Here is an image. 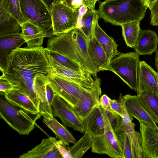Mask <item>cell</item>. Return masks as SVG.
Returning <instances> with one entry per match:
<instances>
[{
    "label": "cell",
    "instance_id": "6da1fadb",
    "mask_svg": "<svg viewBox=\"0 0 158 158\" xmlns=\"http://www.w3.org/2000/svg\"><path fill=\"white\" fill-rule=\"evenodd\" d=\"M49 51L42 46L19 48L7 57L6 70L2 73L13 86L28 97L39 112V102L34 85L35 77H50L54 73L49 55Z\"/></svg>",
    "mask_w": 158,
    "mask_h": 158
},
{
    "label": "cell",
    "instance_id": "7a4b0ae2",
    "mask_svg": "<svg viewBox=\"0 0 158 158\" xmlns=\"http://www.w3.org/2000/svg\"><path fill=\"white\" fill-rule=\"evenodd\" d=\"M88 39L80 29L49 38L46 48L74 61L94 78L98 72L88 52Z\"/></svg>",
    "mask_w": 158,
    "mask_h": 158
},
{
    "label": "cell",
    "instance_id": "3957f363",
    "mask_svg": "<svg viewBox=\"0 0 158 158\" xmlns=\"http://www.w3.org/2000/svg\"><path fill=\"white\" fill-rule=\"evenodd\" d=\"M146 9L139 0H105L99 3L100 18L114 25L140 22L144 17Z\"/></svg>",
    "mask_w": 158,
    "mask_h": 158
},
{
    "label": "cell",
    "instance_id": "277c9868",
    "mask_svg": "<svg viewBox=\"0 0 158 158\" xmlns=\"http://www.w3.org/2000/svg\"><path fill=\"white\" fill-rule=\"evenodd\" d=\"M0 118L20 135H27L35 128L36 121L41 115L30 114L15 106L6 98L4 93L0 92Z\"/></svg>",
    "mask_w": 158,
    "mask_h": 158
},
{
    "label": "cell",
    "instance_id": "5b68a950",
    "mask_svg": "<svg viewBox=\"0 0 158 158\" xmlns=\"http://www.w3.org/2000/svg\"><path fill=\"white\" fill-rule=\"evenodd\" d=\"M139 56L136 52L119 53L110 61L107 70L117 75L137 94L141 61Z\"/></svg>",
    "mask_w": 158,
    "mask_h": 158
},
{
    "label": "cell",
    "instance_id": "8992f818",
    "mask_svg": "<svg viewBox=\"0 0 158 158\" xmlns=\"http://www.w3.org/2000/svg\"><path fill=\"white\" fill-rule=\"evenodd\" d=\"M104 114L105 131L102 134L92 137V152L113 158H125L122 146L112 125L115 116L105 110Z\"/></svg>",
    "mask_w": 158,
    "mask_h": 158
},
{
    "label": "cell",
    "instance_id": "52a82bcc",
    "mask_svg": "<svg viewBox=\"0 0 158 158\" xmlns=\"http://www.w3.org/2000/svg\"><path fill=\"white\" fill-rule=\"evenodd\" d=\"M23 16L26 21L36 26L46 37L54 36L51 12L41 0H19Z\"/></svg>",
    "mask_w": 158,
    "mask_h": 158
},
{
    "label": "cell",
    "instance_id": "ba28073f",
    "mask_svg": "<svg viewBox=\"0 0 158 158\" xmlns=\"http://www.w3.org/2000/svg\"><path fill=\"white\" fill-rule=\"evenodd\" d=\"M53 33L54 36L71 31L77 28L78 13L63 1L56 2L51 7Z\"/></svg>",
    "mask_w": 158,
    "mask_h": 158
},
{
    "label": "cell",
    "instance_id": "9c48e42d",
    "mask_svg": "<svg viewBox=\"0 0 158 158\" xmlns=\"http://www.w3.org/2000/svg\"><path fill=\"white\" fill-rule=\"evenodd\" d=\"M48 78L55 94L64 100L73 108L82 96L90 89L85 88L54 73Z\"/></svg>",
    "mask_w": 158,
    "mask_h": 158
},
{
    "label": "cell",
    "instance_id": "30bf717a",
    "mask_svg": "<svg viewBox=\"0 0 158 158\" xmlns=\"http://www.w3.org/2000/svg\"><path fill=\"white\" fill-rule=\"evenodd\" d=\"M51 107L53 116L59 118L63 125L72 128L81 133H85L82 122L76 114L73 108L64 100L56 95Z\"/></svg>",
    "mask_w": 158,
    "mask_h": 158
},
{
    "label": "cell",
    "instance_id": "8fae6325",
    "mask_svg": "<svg viewBox=\"0 0 158 158\" xmlns=\"http://www.w3.org/2000/svg\"><path fill=\"white\" fill-rule=\"evenodd\" d=\"M119 99L123 109V115L118 121L119 127L121 131L126 133L128 137L132 147L135 158H144V156L141 148V138L140 133L135 131V125L133 122V118L128 114L124 104L121 94Z\"/></svg>",
    "mask_w": 158,
    "mask_h": 158
},
{
    "label": "cell",
    "instance_id": "7c38bea8",
    "mask_svg": "<svg viewBox=\"0 0 158 158\" xmlns=\"http://www.w3.org/2000/svg\"><path fill=\"white\" fill-rule=\"evenodd\" d=\"M49 58L54 73L63 77L88 88H94L101 82L99 78L97 77L93 79L89 73L77 72L60 65L51 56L50 52Z\"/></svg>",
    "mask_w": 158,
    "mask_h": 158
},
{
    "label": "cell",
    "instance_id": "4fadbf2b",
    "mask_svg": "<svg viewBox=\"0 0 158 158\" xmlns=\"http://www.w3.org/2000/svg\"><path fill=\"white\" fill-rule=\"evenodd\" d=\"M139 122L144 158H158V127Z\"/></svg>",
    "mask_w": 158,
    "mask_h": 158
},
{
    "label": "cell",
    "instance_id": "5bb4252c",
    "mask_svg": "<svg viewBox=\"0 0 158 158\" xmlns=\"http://www.w3.org/2000/svg\"><path fill=\"white\" fill-rule=\"evenodd\" d=\"M101 83H99L93 88L90 89L73 108L82 122L95 107L99 105L100 96L102 94Z\"/></svg>",
    "mask_w": 158,
    "mask_h": 158
},
{
    "label": "cell",
    "instance_id": "9a60e30c",
    "mask_svg": "<svg viewBox=\"0 0 158 158\" xmlns=\"http://www.w3.org/2000/svg\"><path fill=\"white\" fill-rule=\"evenodd\" d=\"M19 158H63L57 146V140L50 137L44 139L41 143L23 153Z\"/></svg>",
    "mask_w": 158,
    "mask_h": 158
},
{
    "label": "cell",
    "instance_id": "2e32d148",
    "mask_svg": "<svg viewBox=\"0 0 158 158\" xmlns=\"http://www.w3.org/2000/svg\"><path fill=\"white\" fill-rule=\"evenodd\" d=\"M156 72L144 61L140 62L138 92H149L158 95V84Z\"/></svg>",
    "mask_w": 158,
    "mask_h": 158
},
{
    "label": "cell",
    "instance_id": "e0dca14e",
    "mask_svg": "<svg viewBox=\"0 0 158 158\" xmlns=\"http://www.w3.org/2000/svg\"><path fill=\"white\" fill-rule=\"evenodd\" d=\"M25 42L21 32L0 37V69L2 73L6 70L7 57L12 51Z\"/></svg>",
    "mask_w": 158,
    "mask_h": 158
},
{
    "label": "cell",
    "instance_id": "ac0fdd59",
    "mask_svg": "<svg viewBox=\"0 0 158 158\" xmlns=\"http://www.w3.org/2000/svg\"><path fill=\"white\" fill-rule=\"evenodd\" d=\"M104 110L99 105L95 107L82 121L85 132L92 137L102 134L104 132Z\"/></svg>",
    "mask_w": 158,
    "mask_h": 158
},
{
    "label": "cell",
    "instance_id": "d6986e66",
    "mask_svg": "<svg viewBox=\"0 0 158 158\" xmlns=\"http://www.w3.org/2000/svg\"><path fill=\"white\" fill-rule=\"evenodd\" d=\"M124 105L129 115L145 123L158 127L139 103L137 95L127 94L122 95Z\"/></svg>",
    "mask_w": 158,
    "mask_h": 158
},
{
    "label": "cell",
    "instance_id": "ffe728a7",
    "mask_svg": "<svg viewBox=\"0 0 158 158\" xmlns=\"http://www.w3.org/2000/svg\"><path fill=\"white\" fill-rule=\"evenodd\" d=\"M158 36L155 31L140 29L136 45L134 48L139 55H151L157 50Z\"/></svg>",
    "mask_w": 158,
    "mask_h": 158
},
{
    "label": "cell",
    "instance_id": "44dd1931",
    "mask_svg": "<svg viewBox=\"0 0 158 158\" xmlns=\"http://www.w3.org/2000/svg\"><path fill=\"white\" fill-rule=\"evenodd\" d=\"M87 43L88 54L97 72L107 71L110 61L101 44L95 37L88 39Z\"/></svg>",
    "mask_w": 158,
    "mask_h": 158
},
{
    "label": "cell",
    "instance_id": "7402d4cb",
    "mask_svg": "<svg viewBox=\"0 0 158 158\" xmlns=\"http://www.w3.org/2000/svg\"><path fill=\"white\" fill-rule=\"evenodd\" d=\"M48 77L41 75L36 76L34 81L35 92L39 102V113L43 114L53 115L46 96V85Z\"/></svg>",
    "mask_w": 158,
    "mask_h": 158
},
{
    "label": "cell",
    "instance_id": "603a6c76",
    "mask_svg": "<svg viewBox=\"0 0 158 158\" xmlns=\"http://www.w3.org/2000/svg\"><path fill=\"white\" fill-rule=\"evenodd\" d=\"M43 122L54 133L56 139H58L69 146V143L74 144L76 140L71 132L62 124L60 123L54 116L43 114Z\"/></svg>",
    "mask_w": 158,
    "mask_h": 158
},
{
    "label": "cell",
    "instance_id": "cb8c5ba5",
    "mask_svg": "<svg viewBox=\"0 0 158 158\" xmlns=\"http://www.w3.org/2000/svg\"><path fill=\"white\" fill-rule=\"evenodd\" d=\"M23 37L28 48L41 46L44 37V33L36 26L27 21L21 26Z\"/></svg>",
    "mask_w": 158,
    "mask_h": 158
},
{
    "label": "cell",
    "instance_id": "d4e9b609",
    "mask_svg": "<svg viewBox=\"0 0 158 158\" xmlns=\"http://www.w3.org/2000/svg\"><path fill=\"white\" fill-rule=\"evenodd\" d=\"M4 95L6 98L9 102L27 112L32 114L40 113L32 101L19 90L13 89L4 93Z\"/></svg>",
    "mask_w": 158,
    "mask_h": 158
},
{
    "label": "cell",
    "instance_id": "484cf974",
    "mask_svg": "<svg viewBox=\"0 0 158 158\" xmlns=\"http://www.w3.org/2000/svg\"><path fill=\"white\" fill-rule=\"evenodd\" d=\"M96 22L94 29V37L101 44L109 60L110 61L119 54L118 45L114 39L102 29L98 23Z\"/></svg>",
    "mask_w": 158,
    "mask_h": 158
},
{
    "label": "cell",
    "instance_id": "4316f807",
    "mask_svg": "<svg viewBox=\"0 0 158 158\" xmlns=\"http://www.w3.org/2000/svg\"><path fill=\"white\" fill-rule=\"evenodd\" d=\"M22 31V27L18 20L5 10L0 5V37Z\"/></svg>",
    "mask_w": 158,
    "mask_h": 158
},
{
    "label": "cell",
    "instance_id": "83f0119b",
    "mask_svg": "<svg viewBox=\"0 0 158 158\" xmlns=\"http://www.w3.org/2000/svg\"><path fill=\"white\" fill-rule=\"evenodd\" d=\"M142 106L154 121L158 124V95L143 92L137 94Z\"/></svg>",
    "mask_w": 158,
    "mask_h": 158
},
{
    "label": "cell",
    "instance_id": "f1b7e54d",
    "mask_svg": "<svg viewBox=\"0 0 158 158\" xmlns=\"http://www.w3.org/2000/svg\"><path fill=\"white\" fill-rule=\"evenodd\" d=\"M100 18L98 10H93L89 9L83 16L78 28L88 39L94 37L95 26L96 22Z\"/></svg>",
    "mask_w": 158,
    "mask_h": 158
},
{
    "label": "cell",
    "instance_id": "f546056e",
    "mask_svg": "<svg viewBox=\"0 0 158 158\" xmlns=\"http://www.w3.org/2000/svg\"><path fill=\"white\" fill-rule=\"evenodd\" d=\"M121 26L123 36L127 45L134 49L136 45L139 32L141 29L140 22L127 23Z\"/></svg>",
    "mask_w": 158,
    "mask_h": 158
},
{
    "label": "cell",
    "instance_id": "4dcf8cb0",
    "mask_svg": "<svg viewBox=\"0 0 158 158\" xmlns=\"http://www.w3.org/2000/svg\"><path fill=\"white\" fill-rule=\"evenodd\" d=\"M92 137L85 132L83 136L75 143L69 147V151L71 158H81L91 148Z\"/></svg>",
    "mask_w": 158,
    "mask_h": 158
},
{
    "label": "cell",
    "instance_id": "1f68e13d",
    "mask_svg": "<svg viewBox=\"0 0 158 158\" xmlns=\"http://www.w3.org/2000/svg\"><path fill=\"white\" fill-rule=\"evenodd\" d=\"M118 118L112 123L117 138L121 144L125 158H135L132 145L127 134L120 129L118 124Z\"/></svg>",
    "mask_w": 158,
    "mask_h": 158
},
{
    "label": "cell",
    "instance_id": "d6a6232c",
    "mask_svg": "<svg viewBox=\"0 0 158 158\" xmlns=\"http://www.w3.org/2000/svg\"><path fill=\"white\" fill-rule=\"evenodd\" d=\"M5 10L15 18L22 25L26 22L21 13L19 0H0Z\"/></svg>",
    "mask_w": 158,
    "mask_h": 158
},
{
    "label": "cell",
    "instance_id": "836d02e7",
    "mask_svg": "<svg viewBox=\"0 0 158 158\" xmlns=\"http://www.w3.org/2000/svg\"><path fill=\"white\" fill-rule=\"evenodd\" d=\"M49 51L50 54L52 58L58 63L63 66L77 72L84 73H89L74 61L62 55L53 51Z\"/></svg>",
    "mask_w": 158,
    "mask_h": 158
},
{
    "label": "cell",
    "instance_id": "e575fe53",
    "mask_svg": "<svg viewBox=\"0 0 158 158\" xmlns=\"http://www.w3.org/2000/svg\"><path fill=\"white\" fill-rule=\"evenodd\" d=\"M110 99L107 95L104 94L100 97L99 105L107 112L114 115H117L111 107L110 104Z\"/></svg>",
    "mask_w": 158,
    "mask_h": 158
},
{
    "label": "cell",
    "instance_id": "d590c367",
    "mask_svg": "<svg viewBox=\"0 0 158 158\" xmlns=\"http://www.w3.org/2000/svg\"><path fill=\"white\" fill-rule=\"evenodd\" d=\"M149 9L151 12L150 25L158 26V0H156Z\"/></svg>",
    "mask_w": 158,
    "mask_h": 158
},
{
    "label": "cell",
    "instance_id": "8d00e7d4",
    "mask_svg": "<svg viewBox=\"0 0 158 158\" xmlns=\"http://www.w3.org/2000/svg\"><path fill=\"white\" fill-rule=\"evenodd\" d=\"M14 88L5 75L2 74L0 77V91L5 93L12 90Z\"/></svg>",
    "mask_w": 158,
    "mask_h": 158
},
{
    "label": "cell",
    "instance_id": "74e56055",
    "mask_svg": "<svg viewBox=\"0 0 158 158\" xmlns=\"http://www.w3.org/2000/svg\"><path fill=\"white\" fill-rule=\"evenodd\" d=\"M110 104L113 110L117 114L122 117L123 115V109L119 99L116 100L110 99Z\"/></svg>",
    "mask_w": 158,
    "mask_h": 158
},
{
    "label": "cell",
    "instance_id": "f35d334b",
    "mask_svg": "<svg viewBox=\"0 0 158 158\" xmlns=\"http://www.w3.org/2000/svg\"><path fill=\"white\" fill-rule=\"evenodd\" d=\"M57 146L63 158H71L69 151V146L61 141L57 140Z\"/></svg>",
    "mask_w": 158,
    "mask_h": 158
},
{
    "label": "cell",
    "instance_id": "ab89813d",
    "mask_svg": "<svg viewBox=\"0 0 158 158\" xmlns=\"http://www.w3.org/2000/svg\"><path fill=\"white\" fill-rule=\"evenodd\" d=\"M56 95L52 89L49 80L46 85V96L48 102L50 106Z\"/></svg>",
    "mask_w": 158,
    "mask_h": 158
},
{
    "label": "cell",
    "instance_id": "60d3db41",
    "mask_svg": "<svg viewBox=\"0 0 158 158\" xmlns=\"http://www.w3.org/2000/svg\"><path fill=\"white\" fill-rule=\"evenodd\" d=\"M67 5L76 10L83 5V0H63Z\"/></svg>",
    "mask_w": 158,
    "mask_h": 158
},
{
    "label": "cell",
    "instance_id": "b9f144b4",
    "mask_svg": "<svg viewBox=\"0 0 158 158\" xmlns=\"http://www.w3.org/2000/svg\"><path fill=\"white\" fill-rule=\"evenodd\" d=\"M98 0H83V5L86 6L89 9L95 10V4Z\"/></svg>",
    "mask_w": 158,
    "mask_h": 158
},
{
    "label": "cell",
    "instance_id": "7bdbcfd3",
    "mask_svg": "<svg viewBox=\"0 0 158 158\" xmlns=\"http://www.w3.org/2000/svg\"><path fill=\"white\" fill-rule=\"evenodd\" d=\"M143 5L147 9H149L156 0H139Z\"/></svg>",
    "mask_w": 158,
    "mask_h": 158
},
{
    "label": "cell",
    "instance_id": "ee69618b",
    "mask_svg": "<svg viewBox=\"0 0 158 158\" xmlns=\"http://www.w3.org/2000/svg\"><path fill=\"white\" fill-rule=\"evenodd\" d=\"M50 10L52 4L55 2L63 1V0H41Z\"/></svg>",
    "mask_w": 158,
    "mask_h": 158
},
{
    "label": "cell",
    "instance_id": "f6af8a7d",
    "mask_svg": "<svg viewBox=\"0 0 158 158\" xmlns=\"http://www.w3.org/2000/svg\"><path fill=\"white\" fill-rule=\"evenodd\" d=\"M154 60L155 67L156 69H158V49L156 51V55Z\"/></svg>",
    "mask_w": 158,
    "mask_h": 158
},
{
    "label": "cell",
    "instance_id": "bcb514c9",
    "mask_svg": "<svg viewBox=\"0 0 158 158\" xmlns=\"http://www.w3.org/2000/svg\"><path fill=\"white\" fill-rule=\"evenodd\" d=\"M156 78L157 82V83L158 84V69H157V72H156Z\"/></svg>",
    "mask_w": 158,
    "mask_h": 158
}]
</instances>
